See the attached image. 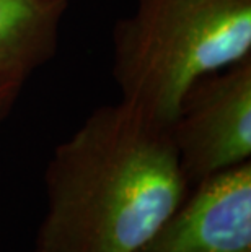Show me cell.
Here are the masks:
<instances>
[{
  "label": "cell",
  "mask_w": 251,
  "mask_h": 252,
  "mask_svg": "<svg viewBox=\"0 0 251 252\" xmlns=\"http://www.w3.org/2000/svg\"><path fill=\"white\" fill-rule=\"evenodd\" d=\"M66 0H0V78L25 80L52 57Z\"/></svg>",
  "instance_id": "5b68a950"
},
{
  "label": "cell",
  "mask_w": 251,
  "mask_h": 252,
  "mask_svg": "<svg viewBox=\"0 0 251 252\" xmlns=\"http://www.w3.org/2000/svg\"><path fill=\"white\" fill-rule=\"evenodd\" d=\"M170 132L189 186L250 161L251 56L201 78Z\"/></svg>",
  "instance_id": "3957f363"
},
{
  "label": "cell",
  "mask_w": 251,
  "mask_h": 252,
  "mask_svg": "<svg viewBox=\"0 0 251 252\" xmlns=\"http://www.w3.org/2000/svg\"><path fill=\"white\" fill-rule=\"evenodd\" d=\"M36 252H136L189 192L172 132L117 103L59 143Z\"/></svg>",
  "instance_id": "6da1fadb"
},
{
  "label": "cell",
  "mask_w": 251,
  "mask_h": 252,
  "mask_svg": "<svg viewBox=\"0 0 251 252\" xmlns=\"http://www.w3.org/2000/svg\"><path fill=\"white\" fill-rule=\"evenodd\" d=\"M251 56V0H136L116 25L121 103L172 126L188 91Z\"/></svg>",
  "instance_id": "7a4b0ae2"
},
{
  "label": "cell",
  "mask_w": 251,
  "mask_h": 252,
  "mask_svg": "<svg viewBox=\"0 0 251 252\" xmlns=\"http://www.w3.org/2000/svg\"><path fill=\"white\" fill-rule=\"evenodd\" d=\"M136 252H251V163L196 182Z\"/></svg>",
  "instance_id": "277c9868"
},
{
  "label": "cell",
  "mask_w": 251,
  "mask_h": 252,
  "mask_svg": "<svg viewBox=\"0 0 251 252\" xmlns=\"http://www.w3.org/2000/svg\"><path fill=\"white\" fill-rule=\"evenodd\" d=\"M23 82L20 80H10V78H0V126L8 116L10 109L18 98Z\"/></svg>",
  "instance_id": "8992f818"
}]
</instances>
